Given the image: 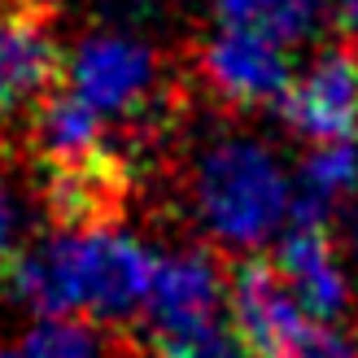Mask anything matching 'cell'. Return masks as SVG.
<instances>
[{
  "label": "cell",
  "instance_id": "1",
  "mask_svg": "<svg viewBox=\"0 0 358 358\" xmlns=\"http://www.w3.org/2000/svg\"><path fill=\"white\" fill-rule=\"evenodd\" d=\"M153 266L157 258L122 227L52 231L5 262L0 289L40 319H87L110 328L149 306Z\"/></svg>",
  "mask_w": 358,
  "mask_h": 358
},
{
  "label": "cell",
  "instance_id": "2",
  "mask_svg": "<svg viewBox=\"0 0 358 358\" xmlns=\"http://www.w3.org/2000/svg\"><path fill=\"white\" fill-rule=\"evenodd\" d=\"M184 201L201 236L231 254H254L289 219L293 184L271 145L245 131H219L192 153L184 171Z\"/></svg>",
  "mask_w": 358,
  "mask_h": 358
},
{
  "label": "cell",
  "instance_id": "3",
  "mask_svg": "<svg viewBox=\"0 0 358 358\" xmlns=\"http://www.w3.org/2000/svg\"><path fill=\"white\" fill-rule=\"evenodd\" d=\"M66 87L105 122H122V149L136 166L153 140L179 122L175 92L162 75V57L149 40L131 31H92L75 44L66 62Z\"/></svg>",
  "mask_w": 358,
  "mask_h": 358
},
{
  "label": "cell",
  "instance_id": "4",
  "mask_svg": "<svg viewBox=\"0 0 358 358\" xmlns=\"http://www.w3.org/2000/svg\"><path fill=\"white\" fill-rule=\"evenodd\" d=\"M192 70L201 87L227 110H275L293 87V52L271 35L223 27L196 44Z\"/></svg>",
  "mask_w": 358,
  "mask_h": 358
},
{
  "label": "cell",
  "instance_id": "5",
  "mask_svg": "<svg viewBox=\"0 0 358 358\" xmlns=\"http://www.w3.org/2000/svg\"><path fill=\"white\" fill-rule=\"evenodd\" d=\"M227 306H231V328L241 332V341L254 358H297L315 332L297 297L289 293V284L280 280L275 262L258 254L231 262Z\"/></svg>",
  "mask_w": 358,
  "mask_h": 358
},
{
  "label": "cell",
  "instance_id": "6",
  "mask_svg": "<svg viewBox=\"0 0 358 358\" xmlns=\"http://www.w3.org/2000/svg\"><path fill=\"white\" fill-rule=\"evenodd\" d=\"M275 114L293 136L315 140V145L358 140V48L354 44L324 48L306 75L293 79Z\"/></svg>",
  "mask_w": 358,
  "mask_h": 358
},
{
  "label": "cell",
  "instance_id": "7",
  "mask_svg": "<svg viewBox=\"0 0 358 358\" xmlns=\"http://www.w3.org/2000/svg\"><path fill=\"white\" fill-rule=\"evenodd\" d=\"M227 271L219 254L206 245H188L162 254L153 266L149 289V332H184L219 319V301L227 297Z\"/></svg>",
  "mask_w": 358,
  "mask_h": 358
},
{
  "label": "cell",
  "instance_id": "8",
  "mask_svg": "<svg viewBox=\"0 0 358 358\" xmlns=\"http://www.w3.org/2000/svg\"><path fill=\"white\" fill-rule=\"evenodd\" d=\"M271 262L315 328H336L350 315L354 289L328 227H289Z\"/></svg>",
  "mask_w": 358,
  "mask_h": 358
},
{
  "label": "cell",
  "instance_id": "9",
  "mask_svg": "<svg viewBox=\"0 0 358 358\" xmlns=\"http://www.w3.org/2000/svg\"><path fill=\"white\" fill-rule=\"evenodd\" d=\"M62 57L40 17L0 9V131L27 122L48 92H57Z\"/></svg>",
  "mask_w": 358,
  "mask_h": 358
},
{
  "label": "cell",
  "instance_id": "10",
  "mask_svg": "<svg viewBox=\"0 0 358 358\" xmlns=\"http://www.w3.org/2000/svg\"><path fill=\"white\" fill-rule=\"evenodd\" d=\"M350 196H358V140L315 145L297 162L289 227H332Z\"/></svg>",
  "mask_w": 358,
  "mask_h": 358
},
{
  "label": "cell",
  "instance_id": "11",
  "mask_svg": "<svg viewBox=\"0 0 358 358\" xmlns=\"http://www.w3.org/2000/svg\"><path fill=\"white\" fill-rule=\"evenodd\" d=\"M219 27H236V31H258L271 35L284 48L306 44L324 31L332 0H210Z\"/></svg>",
  "mask_w": 358,
  "mask_h": 358
},
{
  "label": "cell",
  "instance_id": "12",
  "mask_svg": "<svg viewBox=\"0 0 358 358\" xmlns=\"http://www.w3.org/2000/svg\"><path fill=\"white\" fill-rule=\"evenodd\" d=\"M127 358H254V354L231 324L210 319V324L184 332H145V345L136 350L127 345Z\"/></svg>",
  "mask_w": 358,
  "mask_h": 358
},
{
  "label": "cell",
  "instance_id": "13",
  "mask_svg": "<svg viewBox=\"0 0 358 358\" xmlns=\"http://www.w3.org/2000/svg\"><path fill=\"white\" fill-rule=\"evenodd\" d=\"M96 5L114 22V31H127V27H145V22L166 17L179 0H96Z\"/></svg>",
  "mask_w": 358,
  "mask_h": 358
},
{
  "label": "cell",
  "instance_id": "14",
  "mask_svg": "<svg viewBox=\"0 0 358 358\" xmlns=\"http://www.w3.org/2000/svg\"><path fill=\"white\" fill-rule=\"evenodd\" d=\"M17 227H22V210H17V196L9 188V175L0 166V271H5V262L17 254Z\"/></svg>",
  "mask_w": 358,
  "mask_h": 358
},
{
  "label": "cell",
  "instance_id": "15",
  "mask_svg": "<svg viewBox=\"0 0 358 358\" xmlns=\"http://www.w3.org/2000/svg\"><path fill=\"white\" fill-rule=\"evenodd\" d=\"M332 241H336V254H341V262H354L358 266V196H350V201L336 210L332 219Z\"/></svg>",
  "mask_w": 358,
  "mask_h": 358
},
{
  "label": "cell",
  "instance_id": "16",
  "mask_svg": "<svg viewBox=\"0 0 358 358\" xmlns=\"http://www.w3.org/2000/svg\"><path fill=\"white\" fill-rule=\"evenodd\" d=\"M297 358H358V345L350 341L341 328H315L306 350H301Z\"/></svg>",
  "mask_w": 358,
  "mask_h": 358
},
{
  "label": "cell",
  "instance_id": "17",
  "mask_svg": "<svg viewBox=\"0 0 358 358\" xmlns=\"http://www.w3.org/2000/svg\"><path fill=\"white\" fill-rule=\"evenodd\" d=\"M332 22L345 35V44L358 48V0H332Z\"/></svg>",
  "mask_w": 358,
  "mask_h": 358
},
{
  "label": "cell",
  "instance_id": "18",
  "mask_svg": "<svg viewBox=\"0 0 358 358\" xmlns=\"http://www.w3.org/2000/svg\"><path fill=\"white\" fill-rule=\"evenodd\" d=\"M62 5H66V0H0V9H13V13H27V17H40V22H44L48 13H57Z\"/></svg>",
  "mask_w": 358,
  "mask_h": 358
},
{
  "label": "cell",
  "instance_id": "19",
  "mask_svg": "<svg viewBox=\"0 0 358 358\" xmlns=\"http://www.w3.org/2000/svg\"><path fill=\"white\" fill-rule=\"evenodd\" d=\"M0 358H22V354H13V350H5V345H0Z\"/></svg>",
  "mask_w": 358,
  "mask_h": 358
}]
</instances>
